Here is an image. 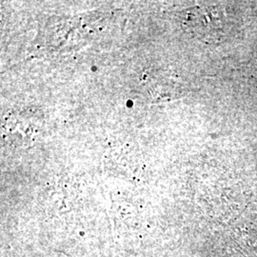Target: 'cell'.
Returning a JSON list of instances; mask_svg holds the SVG:
<instances>
[{"instance_id":"cell-2","label":"cell","mask_w":257,"mask_h":257,"mask_svg":"<svg viewBox=\"0 0 257 257\" xmlns=\"http://www.w3.org/2000/svg\"><path fill=\"white\" fill-rule=\"evenodd\" d=\"M183 26L197 39L211 42L218 39L222 28L219 8L206 6L185 11Z\"/></svg>"},{"instance_id":"cell-1","label":"cell","mask_w":257,"mask_h":257,"mask_svg":"<svg viewBox=\"0 0 257 257\" xmlns=\"http://www.w3.org/2000/svg\"><path fill=\"white\" fill-rule=\"evenodd\" d=\"M40 115L34 109H20L11 111L2 123V137L7 144L14 147H27L39 134Z\"/></svg>"}]
</instances>
